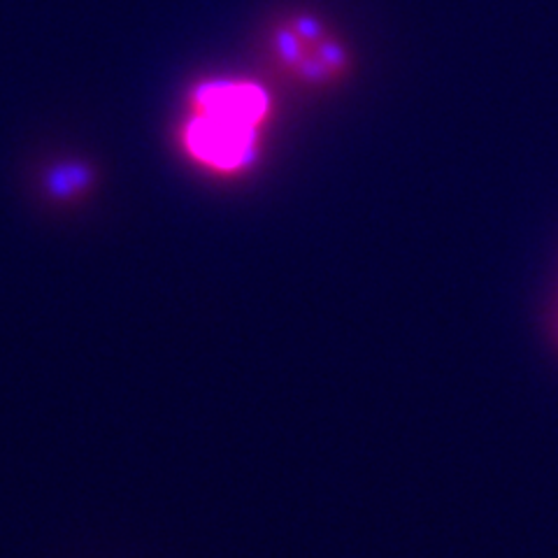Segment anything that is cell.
Returning <instances> with one entry per match:
<instances>
[{
    "label": "cell",
    "instance_id": "1",
    "mask_svg": "<svg viewBox=\"0 0 558 558\" xmlns=\"http://www.w3.org/2000/svg\"><path fill=\"white\" fill-rule=\"evenodd\" d=\"M273 56L298 82L326 86L349 70V54L312 14H293L270 35Z\"/></svg>",
    "mask_w": 558,
    "mask_h": 558
},
{
    "label": "cell",
    "instance_id": "2",
    "mask_svg": "<svg viewBox=\"0 0 558 558\" xmlns=\"http://www.w3.org/2000/svg\"><path fill=\"white\" fill-rule=\"evenodd\" d=\"M186 157L214 175H238L256 161L261 129L217 114L189 112L182 126Z\"/></svg>",
    "mask_w": 558,
    "mask_h": 558
},
{
    "label": "cell",
    "instance_id": "3",
    "mask_svg": "<svg viewBox=\"0 0 558 558\" xmlns=\"http://www.w3.org/2000/svg\"><path fill=\"white\" fill-rule=\"evenodd\" d=\"M189 112L217 114L263 130L270 117V95L251 79H205L191 91Z\"/></svg>",
    "mask_w": 558,
    "mask_h": 558
}]
</instances>
